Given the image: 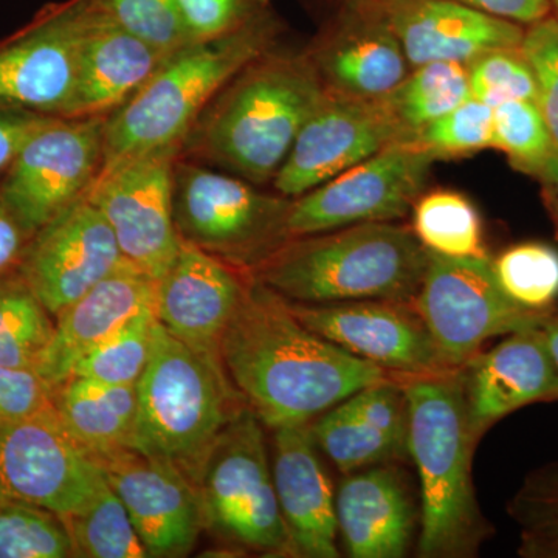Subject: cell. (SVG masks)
<instances>
[{"label": "cell", "mask_w": 558, "mask_h": 558, "mask_svg": "<svg viewBox=\"0 0 558 558\" xmlns=\"http://www.w3.org/2000/svg\"><path fill=\"white\" fill-rule=\"evenodd\" d=\"M472 98L468 68L458 62H428L384 98L411 142L416 132Z\"/></svg>", "instance_id": "f1b7e54d"}, {"label": "cell", "mask_w": 558, "mask_h": 558, "mask_svg": "<svg viewBox=\"0 0 558 558\" xmlns=\"http://www.w3.org/2000/svg\"><path fill=\"white\" fill-rule=\"evenodd\" d=\"M180 145L165 146L101 172L87 199L109 223L124 260L160 281L182 240L172 216V170Z\"/></svg>", "instance_id": "4fadbf2b"}, {"label": "cell", "mask_w": 558, "mask_h": 558, "mask_svg": "<svg viewBox=\"0 0 558 558\" xmlns=\"http://www.w3.org/2000/svg\"><path fill=\"white\" fill-rule=\"evenodd\" d=\"M413 306L453 368L475 357L484 341L539 326L550 314L513 303L488 256L450 258L432 252Z\"/></svg>", "instance_id": "9c48e42d"}, {"label": "cell", "mask_w": 558, "mask_h": 558, "mask_svg": "<svg viewBox=\"0 0 558 558\" xmlns=\"http://www.w3.org/2000/svg\"><path fill=\"white\" fill-rule=\"evenodd\" d=\"M105 472L62 424L53 403L0 428V497L75 515L106 486Z\"/></svg>", "instance_id": "7c38bea8"}, {"label": "cell", "mask_w": 558, "mask_h": 558, "mask_svg": "<svg viewBox=\"0 0 558 558\" xmlns=\"http://www.w3.org/2000/svg\"><path fill=\"white\" fill-rule=\"evenodd\" d=\"M94 459L130 513L148 557L189 556L205 531L196 484L134 449Z\"/></svg>", "instance_id": "d6986e66"}, {"label": "cell", "mask_w": 558, "mask_h": 558, "mask_svg": "<svg viewBox=\"0 0 558 558\" xmlns=\"http://www.w3.org/2000/svg\"><path fill=\"white\" fill-rule=\"evenodd\" d=\"M159 281L124 260L54 322V333L36 371L51 389L72 376L76 363L140 311L156 306Z\"/></svg>", "instance_id": "4316f807"}, {"label": "cell", "mask_w": 558, "mask_h": 558, "mask_svg": "<svg viewBox=\"0 0 558 558\" xmlns=\"http://www.w3.org/2000/svg\"><path fill=\"white\" fill-rule=\"evenodd\" d=\"M264 428L245 407L209 451L197 483L205 531L263 556L296 557L279 510Z\"/></svg>", "instance_id": "ba28073f"}, {"label": "cell", "mask_w": 558, "mask_h": 558, "mask_svg": "<svg viewBox=\"0 0 558 558\" xmlns=\"http://www.w3.org/2000/svg\"><path fill=\"white\" fill-rule=\"evenodd\" d=\"M336 512L341 542L351 558H402L413 545L418 508L398 462L344 475Z\"/></svg>", "instance_id": "484cf974"}, {"label": "cell", "mask_w": 558, "mask_h": 558, "mask_svg": "<svg viewBox=\"0 0 558 558\" xmlns=\"http://www.w3.org/2000/svg\"><path fill=\"white\" fill-rule=\"evenodd\" d=\"M411 213V230L428 252L450 258L487 256L478 209L464 194L450 190L422 194Z\"/></svg>", "instance_id": "f546056e"}, {"label": "cell", "mask_w": 558, "mask_h": 558, "mask_svg": "<svg viewBox=\"0 0 558 558\" xmlns=\"http://www.w3.org/2000/svg\"><path fill=\"white\" fill-rule=\"evenodd\" d=\"M51 403L65 428L92 457L131 449L137 385L69 377L53 389Z\"/></svg>", "instance_id": "83f0119b"}, {"label": "cell", "mask_w": 558, "mask_h": 558, "mask_svg": "<svg viewBox=\"0 0 558 558\" xmlns=\"http://www.w3.org/2000/svg\"><path fill=\"white\" fill-rule=\"evenodd\" d=\"M281 32V21L270 11L240 32L194 43L171 54L156 75L106 120L101 172L148 150L182 146L213 97L250 61L274 49Z\"/></svg>", "instance_id": "8992f818"}, {"label": "cell", "mask_w": 558, "mask_h": 558, "mask_svg": "<svg viewBox=\"0 0 558 558\" xmlns=\"http://www.w3.org/2000/svg\"><path fill=\"white\" fill-rule=\"evenodd\" d=\"M465 68L472 97L490 108L515 100L537 101L534 70L520 47L487 51Z\"/></svg>", "instance_id": "f35d334b"}, {"label": "cell", "mask_w": 558, "mask_h": 558, "mask_svg": "<svg viewBox=\"0 0 558 558\" xmlns=\"http://www.w3.org/2000/svg\"><path fill=\"white\" fill-rule=\"evenodd\" d=\"M64 521L72 537L75 557H148L130 513L109 483H106L90 505L75 515L65 517Z\"/></svg>", "instance_id": "1f68e13d"}, {"label": "cell", "mask_w": 558, "mask_h": 558, "mask_svg": "<svg viewBox=\"0 0 558 558\" xmlns=\"http://www.w3.org/2000/svg\"><path fill=\"white\" fill-rule=\"evenodd\" d=\"M31 240L0 191V279L17 275Z\"/></svg>", "instance_id": "f6af8a7d"}, {"label": "cell", "mask_w": 558, "mask_h": 558, "mask_svg": "<svg viewBox=\"0 0 558 558\" xmlns=\"http://www.w3.org/2000/svg\"><path fill=\"white\" fill-rule=\"evenodd\" d=\"M108 117L57 119L43 128L0 174V191L33 238L84 199L100 175Z\"/></svg>", "instance_id": "8fae6325"}, {"label": "cell", "mask_w": 558, "mask_h": 558, "mask_svg": "<svg viewBox=\"0 0 558 558\" xmlns=\"http://www.w3.org/2000/svg\"><path fill=\"white\" fill-rule=\"evenodd\" d=\"M411 69L428 62L468 65L487 51L515 49L523 25L458 0H387L379 3Z\"/></svg>", "instance_id": "cb8c5ba5"}, {"label": "cell", "mask_w": 558, "mask_h": 558, "mask_svg": "<svg viewBox=\"0 0 558 558\" xmlns=\"http://www.w3.org/2000/svg\"><path fill=\"white\" fill-rule=\"evenodd\" d=\"M292 202L182 156L172 170V216L180 240L247 274L292 240Z\"/></svg>", "instance_id": "52a82bcc"}, {"label": "cell", "mask_w": 558, "mask_h": 558, "mask_svg": "<svg viewBox=\"0 0 558 558\" xmlns=\"http://www.w3.org/2000/svg\"><path fill=\"white\" fill-rule=\"evenodd\" d=\"M3 279V278H2ZM2 279H0V281H2Z\"/></svg>", "instance_id": "816d5d0a"}, {"label": "cell", "mask_w": 558, "mask_h": 558, "mask_svg": "<svg viewBox=\"0 0 558 558\" xmlns=\"http://www.w3.org/2000/svg\"><path fill=\"white\" fill-rule=\"evenodd\" d=\"M84 9V0L49 3L0 40V109L64 117L78 73Z\"/></svg>", "instance_id": "5bb4252c"}, {"label": "cell", "mask_w": 558, "mask_h": 558, "mask_svg": "<svg viewBox=\"0 0 558 558\" xmlns=\"http://www.w3.org/2000/svg\"><path fill=\"white\" fill-rule=\"evenodd\" d=\"M492 123L494 108L472 97L422 128L411 142L427 149L438 160L465 156L492 148Z\"/></svg>", "instance_id": "ab89813d"}, {"label": "cell", "mask_w": 558, "mask_h": 558, "mask_svg": "<svg viewBox=\"0 0 558 558\" xmlns=\"http://www.w3.org/2000/svg\"><path fill=\"white\" fill-rule=\"evenodd\" d=\"M75 557L68 524L58 513L0 497V558Z\"/></svg>", "instance_id": "d590c367"}, {"label": "cell", "mask_w": 558, "mask_h": 558, "mask_svg": "<svg viewBox=\"0 0 558 558\" xmlns=\"http://www.w3.org/2000/svg\"><path fill=\"white\" fill-rule=\"evenodd\" d=\"M495 277L513 303L549 314L558 301V250L543 242H521L492 259Z\"/></svg>", "instance_id": "e575fe53"}, {"label": "cell", "mask_w": 558, "mask_h": 558, "mask_svg": "<svg viewBox=\"0 0 558 558\" xmlns=\"http://www.w3.org/2000/svg\"><path fill=\"white\" fill-rule=\"evenodd\" d=\"M196 43L229 36L269 14L271 0H178Z\"/></svg>", "instance_id": "b9f144b4"}, {"label": "cell", "mask_w": 558, "mask_h": 558, "mask_svg": "<svg viewBox=\"0 0 558 558\" xmlns=\"http://www.w3.org/2000/svg\"><path fill=\"white\" fill-rule=\"evenodd\" d=\"M410 409L398 376L371 384L310 424L319 451L343 475L409 458Z\"/></svg>", "instance_id": "44dd1931"}, {"label": "cell", "mask_w": 558, "mask_h": 558, "mask_svg": "<svg viewBox=\"0 0 558 558\" xmlns=\"http://www.w3.org/2000/svg\"><path fill=\"white\" fill-rule=\"evenodd\" d=\"M245 407L222 363L174 339L157 319L137 384L131 449L172 465L197 486L216 440Z\"/></svg>", "instance_id": "5b68a950"}, {"label": "cell", "mask_w": 558, "mask_h": 558, "mask_svg": "<svg viewBox=\"0 0 558 558\" xmlns=\"http://www.w3.org/2000/svg\"><path fill=\"white\" fill-rule=\"evenodd\" d=\"M248 282L247 271L182 241L178 256L159 281L156 317L174 339L220 362L223 333Z\"/></svg>", "instance_id": "ffe728a7"}, {"label": "cell", "mask_w": 558, "mask_h": 558, "mask_svg": "<svg viewBox=\"0 0 558 558\" xmlns=\"http://www.w3.org/2000/svg\"><path fill=\"white\" fill-rule=\"evenodd\" d=\"M400 380L409 399V458L421 492L417 557H476L495 529L473 486L480 438L470 424L461 368Z\"/></svg>", "instance_id": "3957f363"}, {"label": "cell", "mask_w": 558, "mask_h": 558, "mask_svg": "<svg viewBox=\"0 0 558 558\" xmlns=\"http://www.w3.org/2000/svg\"><path fill=\"white\" fill-rule=\"evenodd\" d=\"M275 47L213 97L183 138L180 156L253 185L274 180L326 95L304 50Z\"/></svg>", "instance_id": "7a4b0ae2"}, {"label": "cell", "mask_w": 558, "mask_h": 558, "mask_svg": "<svg viewBox=\"0 0 558 558\" xmlns=\"http://www.w3.org/2000/svg\"><path fill=\"white\" fill-rule=\"evenodd\" d=\"M156 306L140 311L76 363L72 376L109 385H137L153 351Z\"/></svg>", "instance_id": "d6a6232c"}, {"label": "cell", "mask_w": 558, "mask_h": 558, "mask_svg": "<svg viewBox=\"0 0 558 558\" xmlns=\"http://www.w3.org/2000/svg\"><path fill=\"white\" fill-rule=\"evenodd\" d=\"M123 263L109 223L86 196L33 234L17 277L57 318Z\"/></svg>", "instance_id": "e0dca14e"}, {"label": "cell", "mask_w": 558, "mask_h": 558, "mask_svg": "<svg viewBox=\"0 0 558 558\" xmlns=\"http://www.w3.org/2000/svg\"><path fill=\"white\" fill-rule=\"evenodd\" d=\"M428 260L409 227L368 222L292 238L250 275L292 303L381 300L413 306Z\"/></svg>", "instance_id": "277c9868"}, {"label": "cell", "mask_w": 558, "mask_h": 558, "mask_svg": "<svg viewBox=\"0 0 558 558\" xmlns=\"http://www.w3.org/2000/svg\"><path fill=\"white\" fill-rule=\"evenodd\" d=\"M492 148L505 153L517 170L537 178L556 153L537 102L515 100L494 108Z\"/></svg>", "instance_id": "8d00e7d4"}, {"label": "cell", "mask_w": 558, "mask_h": 558, "mask_svg": "<svg viewBox=\"0 0 558 558\" xmlns=\"http://www.w3.org/2000/svg\"><path fill=\"white\" fill-rule=\"evenodd\" d=\"M271 432V475L296 557L339 558L336 494L310 425Z\"/></svg>", "instance_id": "d4e9b609"}, {"label": "cell", "mask_w": 558, "mask_h": 558, "mask_svg": "<svg viewBox=\"0 0 558 558\" xmlns=\"http://www.w3.org/2000/svg\"><path fill=\"white\" fill-rule=\"evenodd\" d=\"M84 32L75 89L62 119L109 117L163 65L161 53L117 24L97 0H84Z\"/></svg>", "instance_id": "603a6c76"}, {"label": "cell", "mask_w": 558, "mask_h": 558, "mask_svg": "<svg viewBox=\"0 0 558 558\" xmlns=\"http://www.w3.org/2000/svg\"><path fill=\"white\" fill-rule=\"evenodd\" d=\"M461 373L470 424L480 439L513 411L558 400V371L539 326L508 333Z\"/></svg>", "instance_id": "7402d4cb"}, {"label": "cell", "mask_w": 558, "mask_h": 558, "mask_svg": "<svg viewBox=\"0 0 558 558\" xmlns=\"http://www.w3.org/2000/svg\"><path fill=\"white\" fill-rule=\"evenodd\" d=\"M395 142H407V135L384 98L357 100L326 92L275 175V190L296 199Z\"/></svg>", "instance_id": "2e32d148"}, {"label": "cell", "mask_w": 558, "mask_h": 558, "mask_svg": "<svg viewBox=\"0 0 558 558\" xmlns=\"http://www.w3.org/2000/svg\"><path fill=\"white\" fill-rule=\"evenodd\" d=\"M288 303L312 332L392 376H428L458 369L444 359L424 319L410 304L381 300Z\"/></svg>", "instance_id": "9a60e30c"}, {"label": "cell", "mask_w": 558, "mask_h": 558, "mask_svg": "<svg viewBox=\"0 0 558 558\" xmlns=\"http://www.w3.org/2000/svg\"><path fill=\"white\" fill-rule=\"evenodd\" d=\"M458 2L484 11L492 16L515 22L523 27L545 20L550 16V10H553V0H458Z\"/></svg>", "instance_id": "bcb514c9"}, {"label": "cell", "mask_w": 558, "mask_h": 558, "mask_svg": "<svg viewBox=\"0 0 558 558\" xmlns=\"http://www.w3.org/2000/svg\"><path fill=\"white\" fill-rule=\"evenodd\" d=\"M553 7H556L558 17V0H553Z\"/></svg>", "instance_id": "f907efd6"}, {"label": "cell", "mask_w": 558, "mask_h": 558, "mask_svg": "<svg viewBox=\"0 0 558 558\" xmlns=\"http://www.w3.org/2000/svg\"><path fill=\"white\" fill-rule=\"evenodd\" d=\"M117 24L165 54L196 43L178 0H97Z\"/></svg>", "instance_id": "74e56055"}, {"label": "cell", "mask_w": 558, "mask_h": 558, "mask_svg": "<svg viewBox=\"0 0 558 558\" xmlns=\"http://www.w3.org/2000/svg\"><path fill=\"white\" fill-rule=\"evenodd\" d=\"M337 5H344V3H384L387 0H336Z\"/></svg>", "instance_id": "681fc988"}, {"label": "cell", "mask_w": 558, "mask_h": 558, "mask_svg": "<svg viewBox=\"0 0 558 558\" xmlns=\"http://www.w3.org/2000/svg\"><path fill=\"white\" fill-rule=\"evenodd\" d=\"M53 389L35 368L0 366V428L51 405Z\"/></svg>", "instance_id": "7bdbcfd3"}, {"label": "cell", "mask_w": 558, "mask_h": 558, "mask_svg": "<svg viewBox=\"0 0 558 558\" xmlns=\"http://www.w3.org/2000/svg\"><path fill=\"white\" fill-rule=\"evenodd\" d=\"M537 81V106L558 153V17L548 16L524 28L520 46Z\"/></svg>", "instance_id": "60d3db41"}, {"label": "cell", "mask_w": 558, "mask_h": 558, "mask_svg": "<svg viewBox=\"0 0 558 558\" xmlns=\"http://www.w3.org/2000/svg\"><path fill=\"white\" fill-rule=\"evenodd\" d=\"M304 53L325 92L357 100H381L411 72L379 3L340 5Z\"/></svg>", "instance_id": "ac0fdd59"}, {"label": "cell", "mask_w": 558, "mask_h": 558, "mask_svg": "<svg viewBox=\"0 0 558 558\" xmlns=\"http://www.w3.org/2000/svg\"><path fill=\"white\" fill-rule=\"evenodd\" d=\"M436 160L417 143H391L293 199L288 222L290 236L405 218L424 194Z\"/></svg>", "instance_id": "30bf717a"}, {"label": "cell", "mask_w": 558, "mask_h": 558, "mask_svg": "<svg viewBox=\"0 0 558 558\" xmlns=\"http://www.w3.org/2000/svg\"><path fill=\"white\" fill-rule=\"evenodd\" d=\"M539 185H542V196L548 208L550 219L556 223L558 234V153H554L537 175Z\"/></svg>", "instance_id": "7dc6e473"}, {"label": "cell", "mask_w": 558, "mask_h": 558, "mask_svg": "<svg viewBox=\"0 0 558 558\" xmlns=\"http://www.w3.org/2000/svg\"><path fill=\"white\" fill-rule=\"evenodd\" d=\"M521 558H558V461L532 470L508 502Z\"/></svg>", "instance_id": "836d02e7"}, {"label": "cell", "mask_w": 558, "mask_h": 558, "mask_svg": "<svg viewBox=\"0 0 558 558\" xmlns=\"http://www.w3.org/2000/svg\"><path fill=\"white\" fill-rule=\"evenodd\" d=\"M539 329H542L543 337H545L546 344H548V349L550 352V357H553L554 363H556L558 371V310H554L550 312L548 317L543 319L542 325H539Z\"/></svg>", "instance_id": "c3c4849f"}, {"label": "cell", "mask_w": 558, "mask_h": 558, "mask_svg": "<svg viewBox=\"0 0 558 558\" xmlns=\"http://www.w3.org/2000/svg\"><path fill=\"white\" fill-rule=\"evenodd\" d=\"M54 333V322L17 275L0 281V366L36 368Z\"/></svg>", "instance_id": "4dcf8cb0"}, {"label": "cell", "mask_w": 558, "mask_h": 558, "mask_svg": "<svg viewBox=\"0 0 558 558\" xmlns=\"http://www.w3.org/2000/svg\"><path fill=\"white\" fill-rule=\"evenodd\" d=\"M220 362L270 429L310 425L359 389L392 376L312 332L288 300L252 275L223 333Z\"/></svg>", "instance_id": "6da1fadb"}, {"label": "cell", "mask_w": 558, "mask_h": 558, "mask_svg": "<svg viewBox=\"0 0 558 558\" xmlns=\"http://www.w3.org/2000/svg\"><path fill=\"white\" fill-rule=\"evenodd\" d=\"M53 120L57 119L28 110L0 109V174L10 167L22 146Z\"/></svg>", "instance_id": "ee69618b"}]
</instances>
